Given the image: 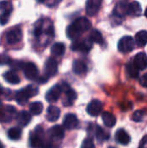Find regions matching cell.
Returning a JSON list of instances; mask_svg holds the SVG:
<instances>
[{
	"label": "cell",
	"instance_id": "cell-1",
	"mask_svg": "<svg viewBox=\"0 0 147 148\" xmlns=\"http://www.w3.org/2000/svg\"><path fill=\"white\" fill-rule=\"evenodd\" d=\"M91 28V23L90 21L86 17H79L75 19L68 27L67 28L66 33L67 36L70 39L76 40L77 37H79L81 33L88 30Z\"/></svg>",
	"mask_w": 147,
	"mask_h": 148
},
{
	"label": "cell",
	"instance_id": "cell-2",
	"mask_svg": "<svg viewBox=\"0 0 147 148\" xmlns=\"http://www.w3.org/2000/svg\"><path fill=\"white\" fill-rule=\"evenodd\" d=\"M29 145L33 148H52L50 141H46L44 139L43 130L41 127H37L29 136Z\"/></svg>",
	"mask_w": 147,
	"mask_h": 148
},
{
	"label": "cell",
	"instance_id": "cell-3",
	"mask_svg": "<svg viewBox=\"0 0 147 148\" xmlns=\"http://www.w3.org/2000/svg\"><path fill=\"white\" fill-rule=\"evenodd\" d=\"M38 94V88L35 85H28L27 87L17 91L16 94V100L18 104L24 105L29 98Z\"/></svg>",
	"mask_w": 147,
	"mask_h": 148
},
{
	"label": "cell",
	"instance_id": "cell-4",
	"mask_svg": "<svg viewBox=\"0 0 147 148\" xmlns=\"http://www.w3.org/2000/svg\"><path fill=\"white\" fill-rule=\"evenodd\" d=\"M23 38V31L20 27L16 26L7 31L5 39L8 44H16L19 42Z\"/></svg>",
	"mask_w": 147,
	"mask_h": 148
},
{
	"label": "cell",
	"instance_id": "cell-5",
	"mask_svg": "<svg viewBox=\"0 0 147 148\" xmlns=\"http://www.w3.org/2000/svg\"><path fill=\"white\" fill-rule=\"evenodd\" d=\"M21 69L23 70V74L28 80H36L38 76V69L35 63L28 62L21 63Z\"/></svg>",
	"mask_w": 147,
	"mask_h": 148
},
{
	"label": "cell",
	"instance_id": "cell-6",
	"mask_svg": "<svg viewBox=\"0 0 147 148\" xmlns=\"http://www.w3.org/2000/svg\"><path fill=\"white\" fill-rule=\"evenodd\" d=\"M12 11V4L8 1L0 2V24L4 25L8 23L10 13Z\"/></svg>",
	"mask_w": 147,
	"mask_h": 148
},
{
	"label": "cell",
	"instance_id": "cell-7",
	"mask_svg": "<svg viewBox=\"0 0 147 148\" xmlns=\"http://www.w3.org/2000/svg\"><path fill=\"white\" fill-rule=\"evenodd\" d=\"M134 48V41L133 37L126 36L122 37L118 43V49L121 53H129Z\"/></svg>",
	"mask_w": 147,
	"mask_h": 148
},
{
	"label": "cell",
	"instance_id": "cell-8",
	"mask_svg": "<svg viewBox=\"0 0 147 148\" xmlns=\"http://www.w3.org/2000/svg\"><path fill=\"white\" fill-rule=\"evenodd\" d=\"M92 41L88 38V39H85V40H75L72 46L71 49L74 51H80L82 53H88L91 48H92Z\"/></svg>",
	"mask_w": 147,
	"mask_h": 148
},
{
	"label": "cell",
	"instance_id": "cell-9",
	"mask_svg": "<svg viewBox=\"0 0 147 148\" xmlns=\"http://www.w3.org/2000/svg\"><path fill=\"white\" fill-rule=\"evenodd\" d=\"M63 85H64V87H62V88L64 90L65 98H64V101H62V104L66 107H68L74 103V101H75V99L77 97V95L74 89H72L71 88L68 87V84L63 83Z\"/></svg>",
	"mask_w": 147,
	"mask_h": 148
},
{
	"label": "cell",
	"instance_id": "cell-10",
	"mask_svg": "<svg viewBox=\"0 0 147 148\" xmlns=\"http://www.w3.org/2000/svg\"><path fill=\"white\" fill-rule=\"evenodd\" d=\"M102 109H103V105L98 100H93L91 102L88 103V105L87 107L88 114L94 117L100 115L102 112Z\"/></svg>",
	"mask_w": 147,
	"mask_h": 148
},
{
	"label": "cell",
	"instance_id": "cell-11",
	"mask_svg": "<svg viewBox=\"0 0 147 148\" xmlns=\"http://www.w3.org/2000/svg\"><path fill=\"white\" fill-rule=\"evenodd\" d=\"M62 91V86H60L58 84H56L54 87H52L47 92V94L45 95V98H46L47 101L48 102H55V101H57L58 99L61 96Z\"/></svg>",
	"mask_w": 147,
	"mask_h": 148
},
{
	"label": "cell",
	"instance_id": "cell-12",
	"mask_svg": "<svg viewBox=\"0 0 147 148\" xmlns=\"http://www.w3.org/2000/svg\"><path fill=\"white\" fill-rule=\"evenodd\" d=\"M102 0H88L86 3V11L88 16H95L101 6Z\"/></svg>",
	"mask_w": 147,
	"mask_h": 148
},
{
	"label": "cell",
	"instance_id": "cell-13",
	"mask_svg": "<svg viewBox=\"0 0 147 148\" xmlns=\"http://www.w3.org/2000/svg\"><path fill=\"white\" fill-rule=\"evenodd\" d=\"M16 116V109L12 106H5L0 110V121L9 122Z\"/></svg>",
	"mask_w": 147,
	"mask_h": 148
},
{
	"label": "cell",
	"instance_id": "cell-14",
	"mask_svg": "<svg viewBox=\"0 0 147 148\" xmlns=\"http://www.w3.org/2000/svg\"><path fill=\"white\" fill-rule=\"evenodd\" d=\"M57 70H58V65H57L56 61L53 58H49L46 61L45 66H44L45 75L48 77H52L56 75Z\"/></svg>",
	"mask_w": 147,
	"mask_h": 148
},
{
	"label": "cell",
	"instance_id": "cell-15",
	"mask_svg": "<svg viewBox=\"0 0 147 148\" xmlns=\"http://www.w3.org/2000/svg\"><path fill=\"white\" fill-rule=\"evenodd\" d=\"M133 63L139 70L146 69L147 68V56L143 52L138 53L134 56Z\"/></svg>",
	"mask_w": 147,
	"mask_h": 148
},
{
	"label": "cell",
	"instance_id": "cell-16",
	"mask_svg": "<svg viewBox=\"0 0 147 148\" xmlns=\"http://www.w3.org/2000/svg\"><path fill=\"white\" fill-rule=\"evenodd\" d=\"M79 124L77 117L73 114H68L65 116L63 121V126L68 130H73L77 127Z\"/></svg>",
	"mask_w": 147,
	"mask_h": 148
},
{
	"label": "cell",
	"instance_id": "cell-17",
	"mask_svg": "<svg viewBox=\"0 0 147 148\" xmlns=\"http://www.w3.org/2000/svg\"><path fill=\"white\" fill-rule=\"evenodd\" d=\"M61 115V110L59 108L55 106H49L47 109V114L46 118L50 122H55L56 121Z\"/></svg>",
	"mask_w": 147,
	"mask_h": 148
},
{
	"label": "cell",
	"instance_id": "cell-18",
	"mask_svg": "<svg viewBox=\"0 0 147 148\" xmlns=\"http://www.w3.org/2000/svg\"><path fill=\"white\" fill-rule=\"evenodd\" d=\"M49 134L52 140H61L64 137V130L61 126H54L49 131Z\"/></svg>",
	"mask_w": 147,
	"mask_h": 148
},
{
	"label": "cell",
	"instance_id": "cell-19",
	"mask_svg": "<svg viewBox=\"0 0 147 148\" xmlns=\"http://www.w3.org/2000/svg\"><path fill=\"white\" fill-rule=\"evenodd\" d=\"M115 140L121 145H127L131 141V137L124 129H119L115 134Z\"/></svg>",
	"mask_w": 147,
	"mask_h": 148
},
{
	"label": "cell",
	"instance_id": "cell-20",
	"mask_svg": "<svg viewBox=\"0 0 147 148\" xmlns=\"http://www.w3.org/2000/svg\"><path fill=\"white\" fill-rule=\"evenodd\" d=\"M103 123L107 127H113L116 124V117L110 112H104L101 114Z\"/></svg>",
	"mask_w": 147,
	"mask_h": 148
},
{
	"label": "cell",
	"instance_id": "cell-21",
	"mask_svg": "<svg viewBox=\"0 0 147 148\" xmlns=\"http://www.w3.org/2000/svg\"><path fill=\"white\" fill-rule=\"evenodd\" d=\"M88 70L87 64L81 60H76L73 63V71L76 75H82Z\"/></svg>",
	"mask_w": 147,
	"mask_h": 148
},
{
	"label": "cell",
	"instance_id": "cell-22",
	"mask_svg": "<svg viewBox=\"0 0 147 148\" xmlns=\"http://www.w3.org/2000/svg\"><path fill=\"white\" fill-rule=\"evenodd\" d=\"M3 77L5 81L10 84H18L20 82V77L14 70H9L4 75Z\"/></svg>",
	"mask_w": 147,
	"mask_h": 148
},
{
	"label": "cell",
	"instance_id": "cell-23",
	"mask_svg": "<svg viewBox=\"0 0 147 148\" xmlns=\"http://www.w3.org/2000/svg\"><path fill=\"white\" fill-rule=\"evenodd\" d=\"M141 13V6L140 4L134 1L128 4L127 7V14L132 16H139Z\"/></svg>",
	"mask_w": 147,
	"mask_h": 148
},
{
	"label": "cell",
	"instance_id": "cell-24",
	"mask_svg": "<svg viewBox=\"0 0 147 148\" xmlns=\"http://www.w3.org/2000/svg\"><path fill=\"white\" fill-rule=\"evenodd\" d=\"M31 121V114L26 111H22L17 115V121L22 127H26Z\"/></svg>",
	"mask_w": 147,
	"mask_h": 148
},
{
	"label": "cell",
	"instance_id": "cell-25",
	"mask_svg": "<svg viewBox=\"0 0 147 148\" xmlns=\"http://www.w3.org/2000/svg\"><path fill=\"white\" fill-rule=\"evenodd\" d=\"M127 7H128V4H126V3L124 2H120L117 3L113 11L114 16H119V17L124 16L126 14H127Z\"/></svg>",
	"mask_w": 147,
	"mask_h": 148
},
{
	"label": "cell",
	"instance_id": "cell-26",
	"mask_svg": "<svg viewBox=\"0 0 147 148\" xmlns=\"http://www.w3.org/2000/svg\"><path fill=\"white\" fill-rule=\"evenodd\" d=\"M135 42L139 47H144L147 43V31L141 30L135 36Z\"/></svg>",
	"mask_w": 147,
	"mask_h": 148
},
{
	"label": "cell",
	"instance_id": "cell-27",
	"mask_svg": "<svg viewBox=\"0 0 147 148\" xmlns=\"http://www.w3.org/2000/svg\"><path fill=\"white\" fill-rule=\"evenodd\" d=\"M22 136V129L20 127H11L8 131V137L12 140H18L21 139Z\"/></svg>",
	"mask_w": 147,
	"mask_h": 148
},
{
	"label": "cell",
	"instance_id": "cell-28",
	"mask_svg": "<svg viewBox=\"0 0 147 148\" xmlns=\"http://www.w3.org/2000/svg\"><path fill=\"white\" fill-rule=\"evenodd\" d=\"M65 45L62 42H56L51 47V53L55 56H60L65 53Z\"/></svg>",
	"mask_w": 147,
	"mask_h": 148
},
{
	"label": "cell",
	"instance_id": "cell-29",
	"mask_svg": "<svg viewBox=\"0 0 147 148\" xmlns=\"http://www.w3.org/2000/svg\"><path fill=\"white\" fill-rule=\"evenodd\" d=\"M29 110L30 113L34 115H39L42 114V110H43V105L42 102L40 101H35L32 102L29 106Z\"/></svg>",
	"mask_w": 147,
	"mask_h": 148
},
{
	"label": "cell",
	"instance_id": "cell-30",
	"mask_svg": "<svg viewBox=\"0 0 147 148\" xmlns=\"http://www.w3.org/2000/svg\"><path fill=\"white\" fill-rule=\"evenodd\" d=\"M89 39L92 41V42H96L99 44H101L103 42V37L101 32L97 29H94L91 31L89 35Z\"/></svg>",
	"mask_w": 147,
	"mask_h": 148
},
{
	"label": "cell",
	"instance_id": "cell-31",
	"mask_svg": "<svg viewBox=\"0 0 147 148\" xmlns=\"http://www.w3.org/2000/svg\"><path fill=\"white\" fill-rule=\"evenodd\" d=\"M95 135H96V139H97L100 142L106 141V140L109 138L108 134L106 133L101 127H96V133H95Z\"/></svg>",
	"mask_w": 147,
	"mask_h": 148
},
{
	"label": "cell",
	"instance_id": "cell-32",
	"mask_svg": "<svg viewBox=\"0 0 147 148\" xmlns=\"http://www.w3.org/2000/svg\"><path fill=\"white\" fill-rule=\"evenodd\" d=\"M126 72L132 78H137L139 76V69L134 66L133 63H128L126 65Z\"/></svg>",
	"mask_w": 147,
	"mask_h": 148
},
{
	"label": "cell",
	"instance_id": "cell-33",
	"mask_svg": "<svg viewBox=\"0 0 147 148\" xmlns=\"http://www.w3.org/2000/svg\"><path fill=\"white\" fill-rule=\"evenodd\" d=\"M144 116H145V111L144 110H137L134 112L132 118L135 122H139L143 120Z\"/></svg>",
	"mask_w": 147,
	"mask_h": 148
},
{
	"label": "cell",
	"instance_id": "cell-34",
	"mask_svg": "<svg viewBox=\"0 0 147 148\" xmlns=\"http://www.w3.org/2000/svg\"><path fill=\"white\" fill-rule=\"evenodd\" d=\"M81 148H95V147H94L93 140L90 138H87L83 140Z\"/></svg>",
	"mask_w": 147,
	"mask_h": 148
},
{
	"label": "cell",
	"instance_id": "cell-35",
	"mask_svg": "<svg viewBox=\"0 0 147 148\" xmlns=\"http://www.w3.org/2000/svg\"><path fill=\"white\" fill-rule=\"evenodd\" d=\"M37 1L40 2V3H46L48 5H49L50 7H52V6L57 4L61 0H37Z\"/></svg>",
	"mask_w": 147,
	"mask_h": 148
},
{
	"label": "cell",
	"instance_id": "cell-36",
	"mask_svg": "<svg viewBox=\"0 0 147 148\" xmlns=\"http://www.w3.org/2000/svg\"><path fill=\"white\" fill-rule=\"evenodd\" d=\"M139 83H140L141 86H143V87H145V88H147V73L144 74V75L140 77V79H139Z\"/></svg>",
	"mask_w": 147,
	"mask_h": 148
},
{
	"label": "cell",
	"instance_id": "cell-37",
	"mask_svg": "<svg viewBox=\"0 0 147 148\" xmlns=\"http://www.w3.org/2000/svg\"><path fill=\"white\" fill-rule=\"evenodd\" d=\"M139 148H147V135H145L142 138V140L139 143Z\"/></svg>",
	"mask_w": 147,
	"mask_h": 148
},
{
	"label": "cell",
	"instance_id": "cell-38",
	"mask_svg": "<svg viewBox=\"0 0 147 148\" xmlns=\"http://www.w3.org/2000/svg\"><path fill=\"white\" fill-rule=\"evenodd\" d=\"M10 62V58L8 56H0V64H3V63H9Z\"/></svg>",
	"mask_w": 147,
	"mask_h": 148
},
{
	"label": "cell",
	"instance_id": "cell-39",
	"mask_svg": "<svg viewBox=\"0 0 147 148\" xmlns=\"http://www.w3.org/2000/svg\"><path fill=\"white\" fill-rule=\"evenodd\" d=\"M3 94V88H2V86L0 85V95Z\"/></svg>",
	"mask_w": 147,
	"mask_h": 148
},
{
	"label": "cell",
	"instance_id": "cell-40",
	"mask_svg": "<svg viewBox=\"0 0 147 148\" xmlns=\"http://www.w3.org/2000/svg\"><path fill=\"white\" fill-rule=\"evenodd\" d=\"M0 148H3V145L1 141H0Z\"/></svg>",
	"mask_w": 147,
	"mask_h": 148
},
{
	"label": "cell",
	"instance_id": "cell-41",
	"mask_svg": "<svg viewBox=\"0 0 147 148\" xmlns=\"http://www.w3.org/2000/svg\"><path fill=\"white\" fill-rule=\"evenodd\" d=\"M145 16L147 17V8H146V12H145Z\"/></svg>",
	"mask_w": 147,
	"mask_h": 148
}]
</instances>
